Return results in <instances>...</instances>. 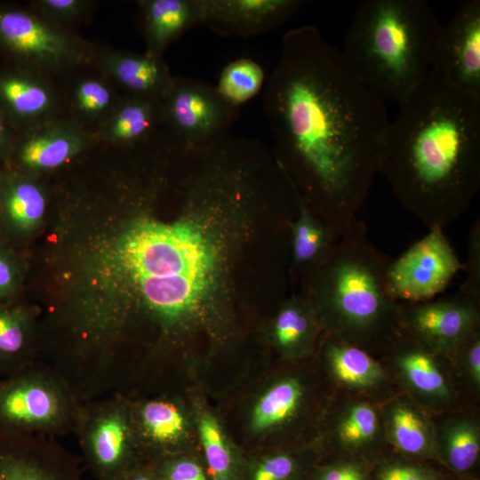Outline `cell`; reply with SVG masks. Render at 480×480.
Wrapping results in <instances>:
<instances>
[{"instance_id": "cell-29", "label": "cell", "mask_w": 480, "mask_h": 480, "mask_svg": "<svg viewBox=\"0 0 480 480\" xmlns=\"http://www.w3.org/2000/svg\"><path fill=\"white\" fill-rule=\"evenodd\" d=\"M312 308L308 300H295L281 309L275 323V339L282 348L295 349L308 341L315 328Z\"/></svg>"}, {"instance_id": "cell-27", "label": "cell", "mask_w": 480, "mask_h": 480, "mask_svg": "<svg viewBox=\"0 0 480 480\" xmlns=\"http://www.w3.org/2000/svg\"><path fill=\"white\" fill-rule=\"evenodd\" d=\"M303 396L300 383L295 379L282 380L268 390L257 403L252 427L256 431L278 425L292 417Z\"/></svg>"}, {"instance_id": "cell-13", "label": "cell", "mask_w": 480, "mask_h": 480, "mask_svg": "<svg viewBox=\"0 0 480 480\" xmlns=\"http://www.w3.org/2000/svg\"><path fill=\"white\" fill-rule=\"evenodd\" d=\"M0 480H84L76 458L53 436L0 431Z\"/></svg>"}, {"instance_id": "cell-25", "label": "cell", "mask_w": 480, "mask_h": 480, "mask_svg": "<svg viewBox=\"0 0 480 480\" xmlns=\"http://www.w3.org/2000/svg\"><path fill=\"white\" fill-rule=\"evenodd\" d=\"M398 354L397 364L407 382L419 392L436 397H447L449 389L433 351L418 341Z\"/></svg>"}, {"instance_id": "cell-33", "label": "cell", "mask_w": 480, "mask_h": 480, "mask_svg": "<svg viewBox=\"0 0 480 480\" xmlns=\"http://www.w3.org/2000/svg\"><path fill=\"white\" fill-rule=\"evenodd\" d=\"M73 96L76 108L88 117L102 116L117 104L109 86L98 78L88 77L79 81Z\"/></svg>"}, {"instance_id": "cell-9", "label": "cell", "mask_w": 480, "mask_h": 480, "mask_svg": "<svg viewBox=\"0 0 480 480\" xmlns=\"http://www.w3.org/2000/svg\"><path fill=\"white\" fill-rule=\"evenodd\" d=\"M464 268L443 229L429 232L413 244L388 269V286L398 301L430 300Z\"/></svg>"}, {"instance_id": "cell-17", "label": "cell", "mask_w": 480, "mask_h": 480, "mask_svg": "<svg viewBox=\"0 0 480 480\" xmlns=\"http://www.w3.org/2000/svg\"><path fill=\"white\" fill-rule=\"evenodd\" d=\"M148 44L147 53L163 57L164 50L188 29L204 25V0L139 2Z\"/></svg>"}, {"instance_id": "cell-4", "label": "cell", "mask_w": 480, "mask_h": 480, "mask_svg": "<svg viewBox=\"0 0 480 480\" xmlns=\"http://www.w3.org/2000/svg\"><path fill=\"white\" fill-rule=\"evenodd\" d=\"M440 25L425 0H365L355 12L340 51L368 88L399 105L431 71Z\"/></svg>"}, {"instance_id": "cell-28", "label": "cell", "mask_w": 480, "mask_h": 480, "mask_svg": "<svg viewBox=\"0 0 480 480\" xmlns=\"http://www.w3.org/2000/svg\"><path fill=\"white\" fill-rule=\"evenodd\" d=\"M391 437L404 453L426 455L431 451V437L423 418L406 404L395 406L389 417Z\"/></svg>"}, {"instance_id": "cell-41", "label": "cell", "mask_w": 480, "mask_h": 480, "mask_svg": "<svg viewBox=\"0 0 480 480\" xmlns=\"http://www.w3.org/2000/svg\"><path fill=\"white\" fill-rule=\"evenodd\" d=\"M320 480H365V476L356 466L339 465L327 468Z\"/></svg>"}, {"instance_id": "cell-11", "label": "cell", "mask_w": 480, "mask_h": 480, "mask_svg": "<svg viewBox=\"0 0 480 480\" xmlns=\"http://www.w3.org/2000/svg\"><path fill=\"white\" fill-rule=\"evenodd\" d=\"M445 83L480 95V1L463 2L440 25L432 69Z\"/></svg>"}, {"instance_id": "cell-34", "label": "cell", "mask_w": 480, "mask_h": 480, "mask_svg": "<svg viewBox=\"0 0 480 480\" xmlns=\"http://www.w3.org/2000/svg\"><path fill=\"white\" fill-rule=\"evenodd\" d=\"M92 4L87 0H37L32 3L34 12L59 25L75 22L84 17Z\"/></svg>"}, {"instance_id": "cell-32", "label": "cell", "mask_w": 480, "mask_h": 480, "mask_svg": "<svg viewBox=\"0 0 480 480\" xmlns=\"http://www.w3.org/2000/svg\"><path fill=\"white\" fill-rule=\"evenodd\" d=\"M379 427L376 411L368 404L352 406L339 425V436L348 446H359L372 440Z\"/></svg>"}, {"instance_id": "cell-19", "label": "cell", "mask_w": 480, "mask_h": 480, "mask_svg": "<svg viewBox=\"0 0 480 480\" xmlns=\"http://www.w3.org/2000/svg\"><path fill=\"white\" fill-rule=\"evenodd\" d=\"M162 101L130 95L110 112L99 132L103 141L134 145L148 140L162 124Z\"/></svg>"}, {"instance_id": "cell-42", "label": "cell", "mask_w": 480, "mask_h": 480, "mask_svg": "<svg viewBox=\"0 0 480 480\" xmlns=\"http://www.w3.org/2000/svg\"><path fill=\"white\" fill-rule=\"evenodd\" d=\"M116 480H163L156 467H145L139 463Z\"/></svg>"}, {"instance_id": "cell-10", "label": "cell", "mask_w": 480, "mask_h": 480, "mask_svg": "<svg viewBox=\"0 0 480 480\" xmlns=\"http://www.w3.org/2000/svg\"><path fill=\"white\" fill-rule=\"evenodd\" d=\"M162 110L167 132L184 142L199 143L228 132L239 108L229 105L215 86L174 76Z\"/></svg>"}, {"instance_id": "cell-15", "label": "cell", "mask_w": 480, "mask_h": 480, "mask_svg": "<svg viewBox=\"0 0 480 480\" xmlns=\"http://www.w3.org/2000/svg\"><path fill=\"white\" fill-rule=\"evenodd\" d=\"M87 135L76 124L47 121L33 126L15 146V156L25 171L57 168L81 152Z\"/></svg>"}, {"instance_id": "cell-12", "label": "cell", "mask_w": 480, "mask_h": 480, "mask_svg": "<svg viewBox=\"0 0 480 480\" xmlns=\"http://www.w3.org/2000/svg\"><path fill=\"white\" fill-rule=\"evenodd\" d=\"M479 299L460 291L451 299L407 302L400 324L412 340L434 352L457 350L476 331Z\"/></svg>"}, {"instance_id": "cell-43", "label": "cell", "mask_w": 480, "mask_h": 480, "mask_svg": "<svg viewBox=\"0 0 480 480\" xmlns=\"http://www.w3.org/2000/svg\"><path fill=\"white\" fill-rule=\"evenodd\" d=\"M12 147L10 132L7 129L3 113L0 110V156L7 154Z\"/></svg>"}, {"instance_id": "cell-39", "label": "cell", "mask_w": 480, "mask_h": 480, "mask_svg": "<svg viewBox=\"0 0 480 480\" xmlns=\"http://www.w3.org/2000/svg\"><path fill=\"white\" fill-rule=\"evenodd\" d=\"M380 480H437L436 477L422 468L413 466L396 465L386 468Z\"/></svg>"}, {"instance_id": "cell-36", "label": "cell", "mask_w": 480, "mask_h": 480, "mask_svg": "<svg viewBox=\"0 0 480 480\" xmlns=\"http://www.w3.org/2000/svg\"><path fill=\"white\" fill-rule=\"evenodd\" d=\"M156 467L163 480H206L202 468L192 460H164Z\"/></svg>"}, {"instance_id": "cell-37", "label": "cell", "mask_w": 480, "mask_h": 480, "mask_svg": "<svg viewBox=\"0 0 480 480\" xmlns=\"http://www.w3.org/2000/svg\"><path fill=\"white\" fill-rule=\"evenodd\" d=\"M294 468L295 462L290 456L285 454L272 456L256 468L252 480H287Z\"/></svg>"}, {"instance_id": "cell-16", "label": "cell", "mask_w": 480, "mask_h": 480, "mask_svg": "<svg viewBox=\"0 0 480 480\" xmlns=\"http://www.w3.org/2000/svg\"><path fill=\"white\" fill-rule=\"evenodd\" d=\"M102 69L130 95L163 100L174 76L163 57L116 50H101L98 54Z\"/></svg>"}, {"instance_id": "cell-1", "label": "cell", "mask_w": 480, "mask_h": 480, "mask_svg": "<svg viewBox=\"0 0 480 480\" xmlns=\"http://www.w3.org/2000/svg\"><path fill=\"white\" fill-rule=\"evenodd\" d=\"M263 105L276 159L300 201L345 232L380 172L391 123L384 100L340 49L305 25L284 36Z\"/></svg>"}, {"instance_id": "cell-35", "label": "cell", "mask_w": 480, "mask_h": 480, "mask_svg": "<svg viewBox=\"0 0 480 480\" xmlns=\"http://www.w3.org/2000/svg\"><path fill=\"white\" fill-rule=\"evenodd\" d=\"M467 270V279L460 292L479 299L480 298V223L477 220L472 227L469 236L468 258L464 264Z\"/></svg>"}, {"instance_id": "cell-14", "label": "cell", "mask_w": 480, "mask_h": 480, "mask_svg": "<svg viewBox=\"0 0 480 480\" xmlns=\"http://www.w3.org/2000/svg\"><path fill=\"white\" fill-rule=\"evenodd\" d=\"M204 25L221 36L248 37L283 25L299 0H204Z\"/></svg>"}, {"instance_id": "cell-23", "label": "cell", "mask_w": 480, "mask_h": 480, "mask_svg": "<svg viewBox=\"0 0 480 480\" xmlns=\"http://www.w3.org/2000/svg\"><path fill=\"white\" fill-rule=\"evenodd\" d=\"M45 205L43 191L31 180L0 173V217L10 230L32 229L42 219Z\"/></svg>"}, {"instance_id": "cell-31", "label": "cell", "mask_w": 480, "mask_h": 480, "mask_svg": "<svg viewBox=\"0 0 480 480\" xmlns=\"http://www.w3.org/2000/svg\"><path fill=\"white\" fill-rule=\"evenodd\" d=\"M446 457L451 467L465 472L476 463L480 451L479 433L470 422L451 426L444 436Z\"/></svg>"}, {"instance_id": "cell-7", "label": "cell", "mask_w": 480, "mask_h": 480, "mask_svg": "<svg viewBox=\"0 0 480 480\" xmlns=\"http://www.w3.org/2000/svg\"><path fill=\"white\" fill-rule=\"evenodd\" d=\"M97 480H116L137 466L129 401L120 393L84 402L75 433Z\"/></svg>"}, {"instance_id": "cell-8", "label": "cell", "mask_w": 480, "mask_h": 480, "mask_svg": "<svg viewBox=\"0 0 480 480\" xmlns=\"http://www.w3.org/2000/svg\"><path fill=\"white\" fill-rule=\"evenodd\" d=\"M0 47L37 71H55L86 60L90 47L34 11L0 7Z\"/></svg>"}, {"instance_id": "cell-2", "label": "cell", "mask_w": 480, "mask_h": 480, "mask_svg": "<svg viewBox=\"0 0 480 480\" xmlns=\"http://www.w3.org/2000/svg\"><path fill=\"white\" fill-rule=\"evenodd\" d=\"M185 204L180 218H138L101 252L94 283L100 291L72 302L90 336L111 341L134 313L165 332L202 313L220 291L228 268V230L219 220L249 190L235 171L210 162L179 170Z\"/></svg>"}, {"instance_id": "cell-22", "label": "cell", "mask_w": 480, "mask_h": 480, "mask_svg": "<svg viewBox=\"0 0 480 480\" xmlns=\"http://www.w3.org/2000/svg\"><path fill=\"white\" fill-rule=\"evenodd\" d=\"M135 442H143L154 449L175 444L185 430V419L172 402L150 399L133 406L129 402Z\"/></svg>"}, {"instance_id": "cell-18", "label": "cell", "mask_w": 480, "mask_h": 480, "mask_svg": "<svg viewBox=\"0 0 480 480\" xmlns=\"http://www.w3.org/2000/svg\"><path fill=\"white\" fill-rule=\"evenodd\" d=\"M56 103L54 92L39 76L26 71L0 74V107L12 120L38 125L49 121Z\"/></svg>"}, {"instance_id": "cell-38", "label": "cell", "mask_w": 480, "mask_h": 480, "mask_svg": "<svg viewBox=\"0 0 480 480\" xmlns=\"http://www.w3.org/2000/svg\"><path fill=\"white\" fill-rule=\"evenodd\" d=\"M19 271L11 254L0 247V300L12 295L18 285Z\"/></svg>"}, {"instance_id": "cell-30", "label": "cell", "mask_w": 480, "mask_h": 480, "mask_svg": "<svg viewBox=\"0 0 480 480\" xmlns=\"http://www.w3.org/2000/svg\"><path fill=\"white\" fill-rule=\"evenodd\" d=\"M198 428L213 480H232L233 458L218 421L211 415H204L199 421Z\"/></svg>"}, {"instance_id": "cell-20", "label": "cell", "mask_w": 480, "mask_h": 480, "mask_svg": "<svg viewBox=\"0 0 480 480\" xmlns=\"http://www.w3.org/2000/svg\"><path fill=\"white\" fill-rule=\"evenodd\" d=\"M39 361L28 310L0 303V375L18 373Z\"/></svg>"}, {"instance_id": "cell-21", "label": "cell", "mask_w": 480, "mask_h": 480, "mask_svg": "<svg viewBox=\"0 0 480 480\" xmlns=\"http://www.w3.org/2000/svg\"><path fill=\"white\" fill-rule=\"evenodd\" d=\"M297 217L290 225L293 263L312 276L331 255L343 233L324 222L300 199Z\"/></svg>"}, {"instance_id": "cell-26", "label": "cell", "mask_w": 480, "mask_h": 480, "mask_svg": "<svg viewBox=\"0 0 480 480\" xmlns=\"http://www.w3.org/2000/svg\"><path fill=\"white\" fill-rule=\"evenodd\" d=\"M264 83L263 68L252 59L239 58L224 67L215 87L229 105L239 108L260 92Z\"/></svg>"}, {"instance_id": "cell-5", "label": "cell", "mask_w": 480, "mask_h": 480, "mask_svg": "<svg viewBox=\"0 0 480 480\" xmlns=\"http://www.w3.org/2000/svg\"><path fill=\"white\" fill-rule=\"evenodd\" d=\"M356 220L333 251L310 276L308 300L338 338L364 343L386 335L400 324L401 304L390 293L388 269L392 260L368 239Z\"/></svg>"}, {"instance_id": "cell-40", "label": "cell", "mask_w": 480, "mask_h": 480, "mask_svg": "<svg viewBox=\"0 0 480 480\" xmlns=\"http://www.w3.org/2000/svg\"><path fill=\"white\" fill-rule=\"evenodd\" d=\"M466 362L474 382L480 383V340L476 331L464 342Z\"/></svg>"}, {"instance_id": "cell-3", "label": "cell", "mask_w": 480, "mask_h": 480, "mask_svg": "<svg viewBox=\"0 0 480 480\" xmlns=\"http://www.w3.org/2000/svg\"><path fill=\"white\" fill-rule=\"evenodd\" d=\"M380 173L428 229L460 218L480 188V95L431 70L399 104Z\"/></svg>"}, {"instance_id": "cell-24", "label": "cell", "mask_w": 480, "mask_h": 480, "mask_svg": "<svg viewBox=\"0 0 480 480\" xmlns=\"http://www.w3.org/2000/svg\"><path fill=\"white\" fill-rule=\"evenodd\" d=\"M328 345L327 358L334 376L352 388H369L379 382L383 371L365 350L338 338Z\"/></svg>"}, {"instance_id": "cell-6", "label": "cell", "mask_w": 480, "mask_h": 480, "mask_svg": "<svg viewBox=\"0 0 480 480\" xmlns=\"http://www.w3.org/2000/svg\"><path fill=\"white\" fill-rule=\"evenodd\" d=\"M80 401L43 361L0 379V431L49 436L75 433Z\"/></svg>"}]
</instances>
